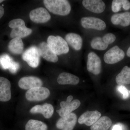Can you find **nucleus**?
<instances>
[{
    "instance_id": "6",
    "label": "nucleus",
    "mask_w": 130,
    "mask_h": 130,
    "mask_svg": "<svg viewBox=\"0 0 130 130\" xmlns=\"http://www.w3.org/2000/svg\"><path fill=\"white\" fill-rule=\"evenodd\" d=\"M73 96H68L66 101H62L60 103V109L56 110V112L61 117H63L72 113L77 109L81 105V102L78 100L72 101Z\"/></svg>"
},
{
    "instance_id": "21",
    "label": "nucleus",
    "mask_w": 130,
    "mask_h": 130,
    "mask_svg": "<svg viewBox=\"0 0 130 130\" xmlns=\"http://www.w3.org/2000/svg\"><path fill=\"white\" fill-rule=\"evenodd\" d=\"M57 82L59 84L76 85L79 82V78L75 75L67 72L60 73L58 76Z\"/></svg>"
},
{
    "instance_id": "16",
    "label": "nucleus",
    "mask_w": 130,
    "mask_h": 130,
    "mask_svg": "<svg viewBox=\"0 0 130 130\" xmlns=\"http://www.w3.org/2000/svg\"><path fill=\"white\" fill-rule=\"evenodd\" d=\"M11 98V84L7 78L0 77V101H8Z\"/></svg>"
},
{
    "instance_id": "23",
    "label": "nucleus",
    "mask_w": 130,
    "mask_h": 130,
    "mask_svg": "<svg viewBox=\"0 0 130 130\" xmlns=\"http://www.w3.org/2000/svg\"><path fill=\"white\" fill-rule=\"evenodd\" d=\"M112 121L109 117H101L94 124L91 125V130H108L112 125Z\"/></svg>"
},
{
    "instance_id": "24",
    "label": "nucleus",
    "mask_w": 130,
    "mask_h": 130,
    "mask_svg": "<svg viewBox=\"0 0 130 130\" xmlns=\"http://www.w3.org/2000/svg\"><path fill=\"white\" fill-rule=\"evenodd\" d=\"M116 81L119 85H124L130 84V68L127 66L123 68L121 72L117 75Z\"/></svg>"
},
{
    "instance_id": "34",
    "label": "nucleus",
    "mask_w": 130,
    "mask_h": 130,
    "mask_svg": "<svg viewBox=\"0 0 130 130\" xmlns=\"http://www.w3.org/2000/svg\"><path fill=\"white\" fill-rule=\"evenodd\" d=\"M3 1H3V0H0V3H1Z\"/></svg>"
},
{
    "instance_id": "5",
    "label": "nucleus",
    "mask_w": 130,
    "mask_h": 130,
    "mask_svg": "<svg viewBox=\"0 0 130 130\" xmlns=\"http://www.w3.org/2000/svg\"><path fill=\"white\" fill-rule=\"evenodd\" d=\"M116 39V36L112 33H107L102 38L96 37L93 38L91 46L94 49L102 51L106 49L108 45L115 41Z\"/></svg>"
},
{
    "instance_id": "15",
    "label": "nucleus",
    "mask_w": 130,
    "mask_h": 130,
    "mask_svg": "<svg viewBox=\"0 0 130 130\" xmlns=\"http://www.w3.org/2000/svg\"><path fill=\"white\" fill-rule=\"evenodd\" d=\"M40 56L50 62L56 63L58 60V55L54 53L47 43L42 42L37 47Z\"/></svg>"
},
{
    "instance_id": "19",
    "label": "nucleus",
    "mask_w": 130,
    "mask_h": 130,
    "mask_svg": "<svg viewBox=\"0 0 130 130\" xmlns=\"http://www.w3.org/2000/svg\"><path fill=\"white\" fill-rule=\"evenodd\" d=\"M65 40L68 44L76 51H79L82 48L83 39L78 34L74 33H68L65 36Z\"/></svg>"
},
{
    "instance_id": "8",
    "label": "nucleus",
    "mask_w": 130,
    "mask_h": 130,
    "mask_svg": "<svg viewBox=\"0 0 130 130\" xmlns=\"http://www.w3.org/2000/svg\"><path fill=\"white\" fill-rule=\"evenodd\" d=\"M125 53L118 46H115L107 51L104 55V60L108 64L118 63L124 59Z\"/></svg>"
},
{
    "instance_id": "26",
    "label": "nucleus",
    "mask_w": 130,
    "mask_h": 130,
    "mask_svg": "<svg viewBox=\"0 0 130 130\" xmlns=\"http://www.w3.org/2000/svg\"><path fill=\"white\" fill-rule=\"evenodd\" d=\"M13 61L12 59L7 54L0 56V65L4 70L9 69Z\"/></svg>"
},
{
    "instance_id": "7",
    "label": "nucleus",
    "mask_w": 130,
    "mask_h": 130,
    "mask_svg": "<svg viewBox=\"0 0 130 130\" xmlns=\"http://www.w3.org/2000/svg\"><path fill=\"white\" fill-rule=\"evenodd\" d=\"M40 56L37 47L32 46L24 52L22 58L31 67L36 68L40 64Z\"/></svg>"
},
{
    "instance_id": "25",
    "label": "nucleus",
    "mask_w": 130,
    "mask_h": 130,
    "mask_svg": "<svg viewBox=\"0 0 130 130\" xmlns=\"http://www.w3.org/2000/svg\"><path fill=\"white\" fill-rule=\"evenodd\" d=\"M25 129V130H47V126L41 121L31 119L26 123Z\"/></svg>"
},
{
    "instance_id": "17",
    "label": "nucleus",
    "mask_w": 130,
    "mask_h": 130,
    "mask_svg": "<svg viewBox=\"0 0 130 130\" xmlns=\"http://www.w3.org/2000/svg\"><path fill=\"white\" fill-rule=\"evenodd\" d=\"M82 3L86 9L94 13H102L106 8L105 3L101 0H84Z\"/></svg>"
},
{
    "instance_id": "1",
    "label": "nucleus",
    "mask_w": 130,
    "mask_h": 130,
    "mask_svg": "<svg viewBox=\"0 0 130 130\" xmlns=\"http://www.w3.org/2000/svg\"><path fill=\"white\" fill-rule=\"evenodd\" d=\"M43 2L47 9L53 14L66 16L71 9L70 3L66 0H44Z\"/></svg>"
},
{
    "instance_id": "10",
    "label": "nucleus",
    "mask_w": 130,
    "mask_h": 130,
    "mask_svg": "<svg viewBox=\"0 0 130 130\" xmlns=\"http://www.w3.org/2000/svg\"><path fill=\"white\" fill-rule=\"evenodd\" d=\"M77 121V115L71 113L59 119L56 123V126L61 130H73Z\"/></svg>"
},
{
    "instance_id": "3",
    "label": "nucleus",
    "mask_w": 130,
    "mask_h": 130,
    "mask_svg": "<svg viewBox=\"0 0 130 130\" xmlns=\"http://www.w3.org/2000/svg\"><path fill=\"white\" fill-rule=\"evenodd\" d=\"M47 43L54 53L57 55L66 54L69 51L67 42L60 36H50L47 39Z\"/></svg>"
},
{
    "instance_id": "14",
    "label": "nucleus",
    "mask_w": 130,
    "mask_h": 130,
    "mask_svg": "<svg viewBox=\"0 0 130 130\" xmlns=\"http://www.w3.org/2000/svg\"><path fill=\"white\" fill-rule=\"evenodd\" d=\"M101 113L97 110L88 111L84 113L79 116L78 123L79 124H84L88 126H90L100 118Z\"/></svg>"
},
{
    "instance_id": "11",
    "label": "nucleus",
    "mask_w": 130,
    "mask_h": 130,
    "mask_svg": "<svg viewBox=\"0 0 130 130\" xmlns=\"http://www.w3.org/2000/svg\"><path fill=\"white\" fill-rule=\"evenodd\" d=\"M87 68L89 72L94 75H98L101 72V61L100 57L94 52H91L88 55Z\"/></svg>"
},
{
    "instance_id": "27",
    "label": "nucleus",
    "mask_w": 130,
    "mask_h": 130,
    "mask_svg": "<svg viewBox=\"0 0 130 130\" xmlns=\"http://www.w3.org/2000/svg\"><path fill=\"white\" fill-rule=\"evenodd\" d=\"M122 6V0H114L112 4V10L113 12H118Z\"/></svg>"
},
{
    "instance_id": "29",
    "label": "nucleus",
    "mask_w": 130,
    "mask_h": 130,
    "mask_svg": "<svg viewBox=\"0 0 130 130\" xmlns=\"http://www.w3.org/2000/svg\"><path fill=\"white\" fill-rule=\"evenodd\" d=\"M20 66L18 62L13 61L11 67L9 68V71L12 73H15L17 72L20 68Z\"/></svg>"
},
{
    "instance_id": "31",
    "label": "nucleus",
    "mask_w": 130,
    "mask_h": 130,
    "mask_svg": "<svg viewBox=\"0 0 130 130\" xmlns=\"http://www.w3.org/2000/svg\"><path fill=\"white\" fill-rule=\"evenodd\" d=\"M112 130H122V126L119 124L115 125L113 127Z\"/></svg>"
},
{
    "instance_id": "22",
    "label": "nucleus",
    "mask_w": 130,
    "mask_h": 130,
    "mask_svg": "<svg viewBox=\"0 0 130 130\" xmlns=\"http://www.w3.org/2000/svg\"><path fill=\"white\" fill-rule=\"evenodd\" d=\"M9 51L13 54L19 55L22 54L24 49V43L20 38H13L8 45Z\"/></svg>"
},
{
    "instance_id": "20",
    "label": "nucleus",
    "mask_w": 130,
    "mask_h": 130,
    "mask_svg": "<svg viewBox=\"0 0 130 130\" xmlns=\"http://www.w3.org/2000/svg\"><path fill=\"white\" fill-rule=\"evenodd\" d=\"M112 23L115 25H120L124 27L130 25V12H126L121 13H116L111 18Z\"/></svg>"
},
{
    "instance_id": "4",
    "label": "nucleus",
    "mask_w": 130,
    "mask_h": 130,
    "mask_svg": "<svg viewBox=\"0 0 130 130\" xmlns=\"http://www.w3.org/2000/svg\"><path fill=\"white\" fill-rule=\"evenodd\" d=\"M50 94V92L48 89L41 86L27 91L26 93L25 97L26 100L29 101H41L47 99Z\"/></svg>"
},
{
    "instance_id": "13",
    "label": "nucleus",
    "mask_w": 130,
    "mask_h": 130,
    "mask_svg": "<svg viewBox=\"0 0 130 130\" xmlns=\"http://www.w3.org/2000/svg\"><path fill=\"white\" fill-rule=\"evenodd\" d=\"M41 79L35 76L24 77L21 78L19 81V87L24 90H29L43 85Z\"/></svg>"
},
{
    "instance_id": "12",
    "label": "nucleus",
    "mask_w": 130,
    "mask_h": 130,
    "mask_svg": "<svg viewBox=\"0 0 130 130\" xmlns=\"http://www.w3.org/2000/svg\"><path fill=\"white\" fill-rule=\"evenodd\" d=\"M31 20L37 23H46L51 19V16L46 9L39 7L31 11L29 13Z\"/></svg>"
},
{
    "instance_id": "30",
    "label": "nucleus",
    "mask_w": 130,
    "mask_h": 130,
    "mask_svg": "<svg viewBox=\"0 0 130 130\" xmlns=\"http://www.w3.org/2000/svg\"><path fill=\"white\" fill-rule=\"evenodd\" d=\"M122 7L125 10L130 9V2L127 0H122Z\"/></svg>"
},
{
    "instance_id": "18",
    "label": "nucleus",
    "mask_w": 130,
    "mask_h": 130,
    "mask_svg": "<svg viewBox=\"0 0 130 130\" xmlns=\"http://www.w3.org/2000/svg\"><path fill=\"white\" fill-rule=\"evenodd\" d=\"M54 108L51 104L44 103L43 105H37L32 107L30 109V113H41L46 119H50L53 114Z\"/></svg>"
},
{
    "instance_id": "28",
    "label": "nucleus",
    "mask_w": 130,
    "mask_h": 130,
    "mask_svg": "<svg viewBox=\"0 0 130 130\" xmlns=\"http://www.w3.org/2000/svg\"><path fill=\"white\" fill-rule=\"evenodd\" d=\"M117 89L119 92L123 94V99H127L130 95V91L127 89L124 86L119 85L117 87Z\"/></svg>"
},
{
    "instance_id": "9",
    "label": "nucleus",
    "mask_w": 130,
    "mask_h": 130,
    "mask_svg": "<svg viewBox=\"0 0 130 130\" xmlns=\"http://www.w3.org/2000/svg\"><path fill=\"white\" fill-rule=\"evenodd\" d=\"M81 24L85 29H91L98 30H103L106 28V25L101 19L93 17H85L81 19Z\"/></svg>"
},
{
    "instance_id": "32",
    "label": "nucleus",
    "mask_w": 130,
    "mask_h": 130,
    "mask_svg": "<svg viewBox=\"0 0 130 130\" xmlns=\"http://www.w3.org/2000/svg\"><path fill=\"white\" fill-rule=\"evenodd\" d=\"M5 13V10L3 7L0 6V19L1 18Z\"/></svg>"
},
{
    "instance_id": "2",
    "label": "nucleus",
    "mask_w": 130,
    "mask_h": 130,
    "mask_svg": "<svg viewBox=\"0 0 130 130\" xmlns=\"http://www.w3.org/2000/svg\"><path fill=\"white\" fill-rule=\"evenodd\" d=\"M8 26L12 29L10 35L12 38H23L30 35L32 32V30L26 27L24 21L21 19L12 20L9 22Z\"/></svg>"
},
{
    "instance_id": "33",
    "label": "nucleus",
    "mask_w": 130,
    "mask_h": 130,
    "mask_svg": "<svg viewBox=\"0 0 130 130\" xmlns=\"http://www.w3.org/2000/svg\"><path fill=\"white\" fill-rule=\"evenodd\" d=\"M126 54H127V55L128 57H130V46L128 48V50H127Z\"/></svg>"
}]
</instances>
